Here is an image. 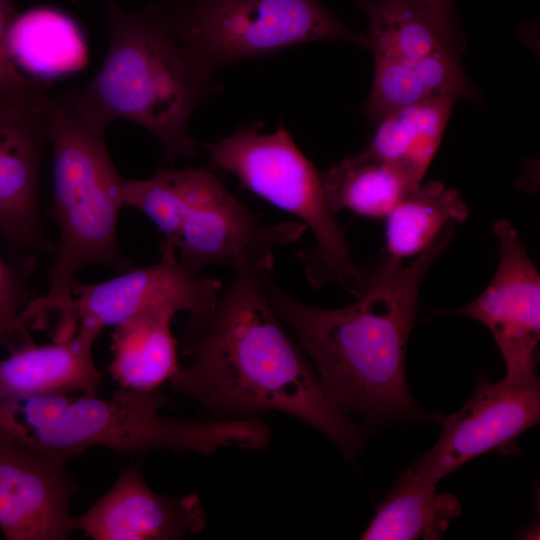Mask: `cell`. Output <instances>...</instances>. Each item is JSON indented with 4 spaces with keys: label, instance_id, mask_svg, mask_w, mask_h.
<instances>
[{
    "label": "cell",
    "instance_id": "1",
    "mask_svg": "<svg viewBox=\"0 0 540 540\" xmlns=\"http://www.w3.org/2000/svg\"><path fill=\"white\" fill-rule=\"evenodd\" d=\"M178 346L191 360L168 384L220 418L279 411L324 434L348 460L361 450V428L286 332L260 274L234 270L209 307L188 315Z\"/></svg>",
    "mask_w": 540,
    "mask_h": 540
},
{
    "label": "cell",
    "instance_id": "2",
    "mask_svg": "<svg viewBox=\"0 0 540 540\" xmlns=\"http://www.w3.org/2000/svg\"><path fill=\"white\" fill-rule=\"evenodd\" d=\"M452 237L449 223L407 266L387 253L362 269V294L341 308L308 305L284 291L270 272L260 274L276 314L348 413L373 421L423 416L407 388L405 351L422 280Z\"/></svg>",
    "mask_w": 540,
    "mask_h": 540
},
{
    "label": "cell",
    "instance_id": "3",
    "mask_svg": "<svg viewBox=\"0 0 540 540\" xmlns=\"http://www.w3.org/2000/svg\"><path fill=\"white\" fill-rule=\"evenodd\" d=\"M109 41L95 75L56 101L102 129L132 121L161 143L167 161L192 159L201 146L190 132L193 114L214 92V77L171 30L160 2L129 10L106 5Z\"/></svg>",
    "mask_w": 540,
    "mask_h": 540
},
{
    "label": "cell",
    "instance_id": "4",
    "mask_svg": "<svg viewBox=\"0 0 540 540\" xmlns=\"http://www.w3.org/2000/svg\"><path fill=\"white\" fill-rule=\"evenodd\" d=\"M52 153L49 214L59 240L48 269V289L23 313L29 330H47L52 340L72 337L77 329L73 287L78 272L103 265L117 273L134 267L119 247L117 229L124 208V180L106 146L105 129L66 111L48 95Z\"/></svg>",
    "mask_w": 540,
    "mask_h": 540
},
{
    "label": "cell",
    "instance_id": "5",
    "mask_svg": "<svg viewBox=\"0 0 540 540\" xmlns=\"http://www.w3.org/2000/svg\"><path fill=\"white\" fill-rule=\"evenodd\" d=\"M164 397L121 388L109 398L0 397V429L19 443L68 462L92 447L134 454L154 449L209 455L221 448L260 449L270 439L256 418L201 421L161 414Z\"/></svg>",
    "mask_w": 540,
    "mask_h": 540
},
{
    "label": "cell",
    "instance_id": "6",
    "mask_svg": "<svg viewBox=\"0 0 540 540\" xmlns=\"http://www.w3.org/2000/svg\"><path fill=\"white\" fill-rule=\"evenodd\" d=\"M127 202L196 271L223 266L270 272L275 250L296 243L307 230L301 222L264 224L205 167L159 168L147 179H133Z\"/></svg>",
    "mask_w": 540,
    "mask_h": 540
},
{
    "label": "cell",
    "instance_id": "7",
    "mask_svg": "<svg viewBox=\"0 0 540 540\" xmlns=\"http://www.w3.org/2000/svg\"><path fill=\"white\" fill-rule=\"evenodd\" d=\"M262 123L240 127L214 143H201L211 165L233 174L241 186L295 216L315 238L301 248L308 281L315 287L336 283L355 297L364 289L362 268L350 255L342 227L326 201L322 176L283 124L260 133Z\"/></svg>",
    "mask_w": 540,
    "mask_h": 540
},
{
    "label": "cell",
    "instance_id": "8",
    "mask_svg": "<svg viewBox=\"0 0 540 540\" xmlns=\"http://www.w3.org/2000/svg\"><path fill=\"white\" fill-rule=\"evenodd\" d=\"M167 23L211 75L251 57L322 40L361 45L320 0H186L164 7Z\"/></svg>",
    "mask_w": 540,
    "mask_h": 540
},
{
    "label": "cell",
    "instance_id": "9",
    "mask_svg": "<svg viewBox=\"0 0 540 540\" xmlns=\"http://www.w3.org/2000/svg\"><path fill=\"white\" fill-rule=\"evenodd\" d=\"M436 419L442 425L437 443L401 474L428 486L486 452L512 453L516 438L539 422V378L480 380L458 412Z\"/></svg>",
    "mask_w": 540,
    "mask_h": 540
},
{
    "label": "cell",
    "instance_id": "10",
    "mask_svg": "<svg viewBox=\"0 0 540 540\" xmlns=\"http://www.w3.org/2000/svg\"><path fill=\"white\" fill-rule=\"evenodd\" d=\"M43 90L32 98H0V235L8 259L53 254L40 218L39 183L49 120Z\"/></svg>",
    "mask_w": 540,
    "mask_h": 540
},
{
    "label": "cell",
    "instance_id": "11",
    "mask_svg": "<svg viewBox=\"0 0 540 540\" xmlns=\"http://www.w3.org/2000/svg\"><path fill=\"white\" fill-rule=\"evenodd\" d=\"M499 264L485 290L452 312L482 323L492 334L506 366L505 379L537 377L540 341V276L515 228L498 220Z\"/></svg>",
    "mask_w": 540,
    "mask_h": 540
},
{
    "label": "cell",
    "instance_id": "12",
    "mask_svg": "<svg viewBox=\"0 0 540 540\" xmlns=\"http://www.w3.org/2000/svg\"><path fill=\"white\" fill-rule=\"evenodd\" d=\"M160 259L135 266L108 280L73 287V313L78 327L99 333L156 307L195 314L211 305L222 290L219 280L182 264L175 247L161 240Z\"/></svg>",
    "mask_w": 540,
    "mask_h": 540
},
{
    "label": "cell",
    "instance_id": "13",
    "mask_svg": "<svg viewBox=\"0 0 540 540\" xmlns=\"http://www.w3.org/2000/svg\"><path fill=\"white\" fill-rule=\"evenodd\" d=\"M79 493L67 462L35 451L0 429V530L8 540H66Z\"/></svg>",
    "mask_w": 540,
    "mask_h": 540
},
{
    "label": "cell",
    "instance_id": "14",
    "mask_svg": "<svg viewBox=\"0 0 540 540\" xmlns=\"http://www.w3.org/2000/svg\"><path fill=\"white\" fill-rule=\"evenodd\" d=\"M206 522L196 494H158L131 465L88 510L72 516L71 528L93 540H175L201 532Z\"/></svg>",
    "mask_w": 540,
    "mask_h": 540
},
{
    "label": "cell",
    "instance_id": "15",
    "mask_svg": "<svg viewBox=\"0 0 540 540\" xmlns=\"http://www.w3.org/2000/svg\"><path fill=\"white\" fill-rule=\"evenodd\" d=\"M98 335L93 329L78 327L66 340L12 351L0 359V397L97 395L103 379L93 357Z\"/></svg>",
    "mask_w": 540,
    "mask_h": 540
},
{
    "label": "cell",
    "instance_id": "16",
    "mask_svg": "<svg viewBox=\"0 0 540 540\" xmlns=\"http://www.w3.org/2000/svg\"><path fill=\"white\" fill-rule=\"evenodd\" d=\"M365 13L361 45L375 59L412 60L444 51L459 52L463 35L447 27L422 0H354Z\"/></svg>",
    "mask_w": 540,
    "mask_h": 540
},
{
    "label": "cell",
    "instance_id": "17",
    "mask_svg": "<svg viewBox=\"0 0 540 540\" xmlns=\"http://www.w3.org/2000/svg\"><path fill=\"white\" fill-rule=\"evenodd\" d=\"M177 313L156 307L113 327L109 370L121 388L154 391L178 372V341L171 331Z\"/></svg>",
    "mask_w": 540,
    "mask_h": 540
},
{
    "label": "cell",
    "instance_id": "18",
    "mask_svg": "<svg viewBox=\"0 0 540 540\" xmlns=\"http://www.w3.org/2000/svg\"><path fill=\"white\" fill-rule=\"evenodd\" d=\"M473 96L459 52H438L412 60L375 59L372 88L362 109L378 121L395 109L422 101Z\"/></svg>",
    "mask_w": 540,
    "mask_h": 540
},
{
    "label": "cell",
    "instance_id": "19",
    "mask_svg": "<svg viewBox=\"0 0 540 540\" xmlns=\"http://www.w3.org/2000/svg\"><path fill=\"white\" fill-rule=\"evenodd\" d=\"M455 101L435 98L387 113L377 121L366 149L419 184L440 146Z\"/></svg>",
    "mask_w": 540,
    "mask_h": 540
},
{
    "label": "cell",
    "instance_id": "20",
    "mask_svg": "<svg viewBox=\"0 0 540 540\" xmlns=\"http://www.w3.org/2000/svg\"><path fill=\"white\" fill-rule=\"evenodd\" d=\"M8 45L14 63L27 75L54 77L78 70L86 61L79 26L53 8H34L15 16Z\"/></svg>",
    "mask_w": 540,
    "mask_h": 540
},
{
    "label": "cell",
    "instance_id": "21",
    "mask_svg": "<svg viewBox=\"0 0 540 540\" xmlns=\"http://www.w3.org/2000/svg\"><path fill=\"white\" fill-rule=\"evenodd\" d=\"M326 201L336 213L387 217L415 184L402 170L367 149L346 157L321 174Z\"/></svg>",
    "mask_w": 540,
    "mask_h": 540
},
{
    "label": "cell",
    "instance_id": "22",
    "mask_svg": "<svg viewBox=\"0 0 540 540\" xmlns=\"http://www.w3.org/2000/svg\"><path fill=\"white\" fill-rule=\"evenodd\" d=\"M458 498L403 475L362 534L364 540H438L461 514Z\"/></svg>",
    "mask_w": 540,
    "mask_h": 540
},
{
    "label": "cell",
    "instance_id": "23",
    "mask_svg": "<svg viewBox=\"0 0 540 540\" xmlns=\"http://www.w3.org/2000/svg\"><path fill=\"white\" fill-rule=\"evenodd\" d=\"M468 209L459 191L442 182H420L388 214L387 253L402 259L419 254L449 223H462Z\"/></svg>",
    "mask_w": 540,
    "mask_h": 540
},
{
    "label": "cell",
    "instance_id": "24",
    "mask_svg": "<svg viewBox=\"0 0 540 540\" xmlns=\"http://www.w3.org/2000/svg\"><path fill=\"white\" fill-rule=\"evenodd\" d=\"M37 255H25L4 261L0 256V346L11 352L34 344L22 317L36 297L31 277Z\"/></svg>",
    "mask_w": 540,
    "mask_h": 540
},
{
    "label": "cell",
    "instance_id": "25",
    "mask_svg": "<svg viewBox=\"0 0 540 540\" xmlns=\"http://www.w3.org/2000/svg\"><path fill=\"white\" fill-rule=\"evenodd\" d=\"M12 0H0V98H32L43 88L14 63L8 45V33L15 17Z\"/></svg>",
    "mask_w": 540,
    "mask_h": 540
},
{
    "label": "cell",
    "instance_id": "26",
    "mask_svg": "<svg viewBox=\"0 0 540 540\" xmlns=\"http://www.w3.org/2000/svg\"><path fill=\"white\" fill-rule=\"evenodd\" d=\"M450 29L461 32L455 9V0H422Z\"/></svg>",
    "mask_w": 540,
    "mask_h": 540
},
{
    "label": "cell",
    "instance_id": "27",
    "mask_svg": "<svg viewBox=\"0 0 540 540\" xmlns=\"http://www.w3.org/2000/svg\"><path fill=\"white\" fill-rule=\"evenodd\" d=\"M186 0H164L163 2H160L162 6L164 7H171L177 4H180Z\"/></svg>",
    "mask_w": 540,
    "mask_h": 540
}]
</instances>
